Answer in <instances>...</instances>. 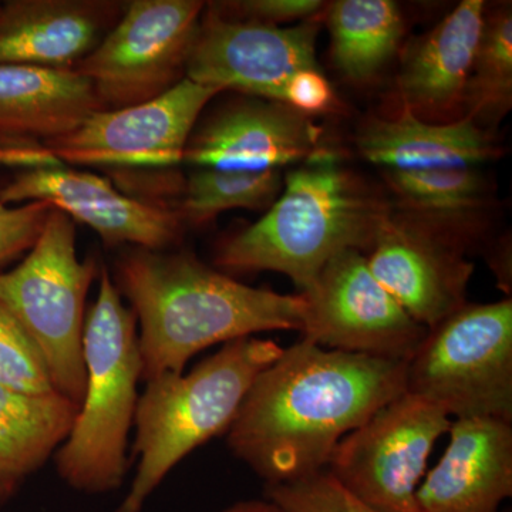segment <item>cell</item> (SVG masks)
<instances>
[{
    "label": "cell",
    "instance_id": "obj_1",
    "mask_svg": "<svg viewBox=\"0 0 512 512\" xmlns=\"http://www.w3.org/2000/svg\"><path fill=\"white\" fill-rule=\"evenodd\" d=\"M407 360L301 340L256 377L227 431L229 450L269 485L322 473L353 430L406 392Z\"/></svg>",
    "mask_w": 512,
    "mask_h": 512
},
{
    "label": "cell",
    "instance_id": "obj_2",
    "mask_svg": "<svg viewBox=\"0 0 512 512\" xmlns=\"http://www.w3.org/2000/svg\"><path fill=\"white\" fill-rule=\"evenodd\" d=\"M114 271V285L136 315L144 383L183 373L192 357L211 346L271 330H302V293L252 288L188 251L127 249Z\"/></svg>",
    "mask_w": 512,
    "mask_h": 512
},
{
    "label": "cell",
    "instance_id": "obj_3",
    "mask_svg": "<svg viewBox=\"0 0 512 512\" xmlns=\"http://www.w3.org/2000/svg\"><path fill=\"white\" fill-rule=\"evenodd\" d=\"M390 210L325 147L293 165L264 217L218 245L214 264L232 274L279 272L306 292L336 256L367 254Z\"/></svg>",
    "mask_w": 512,
    "mask_h": 512
},
{
    "label": "cell",
    "instance_id": "obj_4",
    "mask_svg": "<svg viewBox=\"0 0 512 512\" xmlns=\"http://www.w3.org/2000/svg\"><path fill=\"white\" fill-rule=\"evenodd\" d=\"M282 350L275 340L249 336L225 343L190 372L148 380L134 417L136 476L113 512L143 511L181 460L227 434L252 383Z\"/></svg>",
    "mask_w": 512,
    "mask_h": 512
},
{
    "label": "cell",
    "instance_id": "obj_5",
    "mask_svg": "<svg viewBox=\"0 0 512 512\" xmlns=\"http://www.w3.org/2000/svg\"><path fill=\"white\" fill-rule=\"evenodd\" d=\"M99 292L84 325L86 386L69 436L53 460L73 490L111 493L128 471V436L134 427L138 383L143 382L137 319L109 269L101 268Z\"/></svg>",
    "mask_w": 512,
    "mask_h": 512
},
{
    "label": "cell",
    "instance_id": "obj_6",
    "mask_svg": "<svg viewBox=\"0 0 512 512\" xmlns=\"http://www.w3.org/2000/svg\"><path fill=\"white\" fill-rule=\"evenodd\" d=\"M101 268L77 255L76 225L52 208L25 259L0 272V306L35 343L56 393L80 406L86 386V298Z\"/></svg>",
    "mask_w": 512,
    "mask_h": 512
},
{
    "label": "cell",
    "instance_id": "obj_7",
    "mask_svg": "<svg viewBox=\"0 0 512 512\" xmlns=\"http://www.w3.org/2000/svg\"><path fill=\"white\" fill-rule=\"evenodd\" d=\"M406 392L456 419L512 423V301L466 303L427 330Z\"/></svg>",
    "mask_w": 512,
    "mask_h": 512
},
{
    "label": "cell",
    "instance_id": "obj_8",
    "mask_svg": "<svg viewBox=\"0 0 512 512\" xmlns=\"http://www.w3.org/2000/svg\"><path fill=\"white\" fill-rule=\"evenodd\" d=\"M204 3L133 0L73 70L92 83L101 110L157 99L185 79Z\"/></svg>",
    "mask_w": 512,
    "mask_h": 512
},
{
    "label": "cell",
    "instance_id": "obj_9",
    "mask_svg": "<svg viewBox=\"0 0 512 512\" xmlns=\"http://www.w3.org/2000/svg\"><path fill=\"white\" fill-rule=\"evenodd\" d=\"M451 417L404 392L384 404L333 451L326 471L376 512H420L417 490Z\"/></svg>",
    "mask_w": 512,
    "mask_h": 512
},
{
    "label": "cell",
    "instance_id": "obj_10",
    "mask_svg": "<svg viewBox=\"0 0 512 512\" xmlns=\"http://www.w3.org/2000/svg\"><path fill=\"white\" fill-rule=\"evenodd\" d=\"M220 90L185 77L157 99L97 110L72 133L43 144L64 165L171 170L183 164L195 124Z\"/></svg>",
    "mask_w": 512,
    "mask_h": 512
},
{
    "label": "cell",
    "instance_id": "obj_11",
    "mask_svg": "<svg viewBox=\"0 0 512 512\" xmlns=\"http://www.w3.org/2000/svg\"><path fill=\"white\" fill-rule=\"evenodd\" d=\"M302 295L303 340L322 348L409 360L429 330L377 282L359 251L333 258Z\"/></svg>",
    "mask_w": 512,
    "mask_h": 512
},
{
    "label": "cell",
    "instance_id": "obj_12",
    "mask_svg": "<svg viewBox=\"0 0 512 512\" xmlns=\"http://www.w3.org/2000/svg\"><path fill=\"white\" fill-rule=\"evenodd\" d=\"M313 20L291 28L224 15L217 6L202 13L185 77L220 92L284 103L293 74L318 67Z\"/></svg>",
    "mask_w": 512,
    "mask_h": 512
},
{
    "label": "cell",
    "instance_id": "obj_13",
    "mask_svg": "<svg viewBox=\"0 0 512 512\" xmlns=\"http://www.w3.org/2000/svg\"><path fill=\"white\" fill-rule=\"evenodd\" d=\"M3 204L42 201L99 234L107 247L133 245L168 251L180 241L183 222L167 205L131 197L107 178L67 165L22 170L0 190Z\"/></svg>",
    "mask_w": 512,
    "mask_h": 512
},
{
    "label": "cell",
    "instance_id": "obj_14",
    "mask_svg": "<svg viewBox=\"0 0 512 512\" xmlns=\"http://www.w3.org/2000/svg\"><path fill=\"white\" fill-rule=\"evenodd\" d=\"M365 255L377 282L424 328H434L467 303L474 264L466 251L393 208Z\"/></svg>",
    "mask_w": 512,
    "mask_h": 512
},
{
    "label": "cell",
    "instance_id": "obj_15",
    "mask_svg": "<svg viewBox=\"0 0 512 512\" xmlns=\"http://www.w3.org/2000/svg\"><path fill=\"white\" fill-rule=\"evenodd\" d=\"M322 128L279 101L242 96L198 120L183 164L227 171L281 170L325 148Z\"/></svg>",
    "mask_w": 512,
    "mask_h": 512
},
{
    "label": "cell",
    "instance_id": "obj_16",
    "mask_svg": "<svg viewBox=\"0 0 512 512\" xmlns=\"http://www.w3.org/2000/svg\"><path fill=\"white\" fill-rule=\"evenodd\" d=\"M450 443L417 490L420 512H498L512 495V423L456 419Z\"/></svg>",
    "mask_w": 512,
    "mask_h": 512
},
{
    "label": "cell",
    "instance_id": "obj_17",
    "mask_svg": "<svg viewBox=\"0 0 512 512\" xmlns=\"http://www.w3.org/2000/svg\"><path fill=\"white\" fill-rule=\"evenodd\" d=\"M123 12L113 2L28 0L0 15V64L73 70Z\"/></svg>",
    "mask_w": 512,
    "mask_h": 512
},
{
    "label": "cell",
    "instance_id": "obj_18",
    "mask_svg": "<svg viewBox=\"0 0 512 512\" xmlns=\"http://www.w3.org/2000/svg\"><path fill=\"white\" fill-rule=\"evenodd\" d=\"M484 20L483 0H463L439 25L414 40L396 79L403 109L424 120L463 107Z\"/></svg>",
    "mask_w": 512,
    "mask_h": 512
},
{
    "label": "cell",
    "instance_id": "obj_19",
    "mask_svg": "<svg viewBox=\"0 0 512 512\" xmlns=\"http://www.w3.org/2000/svg\"><path fill=\"white\" fill-rule=\"evenodd\" d=\"M356 146L383 170L478 167L498 154L494 137L467 117L434 123L403 107L390 119L366 120L357 131Z\"/></svg>",
    "mask_w": 512,
    "mask_h": 512
},
{
    "label": "cell",
    "instance_id": "obj_20",
    "mask_svg": "<svg viewBox=\"0 0 512 512\" xmlns=\"http://www.w3.org/2000/svg\"><path fill=\"white\" fill-rule=\"evenodd\" d=\"M101 110L92 83L76 70L0 64V134L49 141Z\"/></svg>",
    "mask_w": 512,
    "mask_h": 512
},
{
    "label": "cell",
    "instance_id": "obj_21",
    "mask_svg": "<svg viewBox=\"0 0 512 512\" xmlns=\"http://www.w3.org/2000/svg\"><path fill=\"white\" fill-rule=\"evenodd\" d=\"M397 214L467 251L485 228L493 188L478 167L383 170Z\"/></svg>",
    "mask_w": 512,
    "mask_h": 512
},
{
    "label": "cell",
    "instance_id": "obj_22",
    "mask_svg": "<svg viewBox=\"0 0 512 512\" xmlns=\"http://www.w3.org/2000/svg\"><path fill=\"white\" fill-rule=\"evenodd\" d=\"M79 406L60 394H28L0 384V507L55 456Z\"/></svg>",
    "mask_w": 512,
    "mask_h": 512
},
{
    "label": "cell",
    "instance_id": "obj_23",
    "mask_svg": "<svg viewBox=\"0 0 512 512\" xmlns=\"http://www.w3.org/2000/svg\"><path fill=\"white\" fill-rule=\"evenodd\" d=\"M332 59L352 83L377 76L399 50L404 20L392 0H338L328 9Z\"/></svg>",
    "mask_w": 512,
    "mask_h": 512
},
{
    "label": "cell",
    "instance_id": "obj_24",
    "mask_svg": "<svg viewBox=\"0 0 512 512\" xmlns=\"http://www.w3.org/2000/svg\"><path fill=\"white\" fill-rule=\"evenodd\" d=\"M281 170L227 171L195 168L177 211L183 225L198 228L229 210H268L281 194Z\"/></svg>",
    "mask_w": 512,
    "mask_h": 512
},
{
    "label": "cell",
    "instance_id": "obj_25",
    "mask_svg": "<svg viewBox=\"0 0 512 512\" xmlns=\"http://www.w3.org/2000/svg\"><path fill=\"white\" fill-rule=\"evenodd\" d=\"M463 107L467 119L495 126L512 107V13L510 6L485 15Z\"/></svg>",
    "mask_w": 512,
    "mask_h": 512
},
{
    "label": "cell",
    "instance_id": "obj_26",
    "mask_svg": "<svg viewBox=\"0 0 512 512\" xmlns=\"http://www.w3.org/2000/svg\"><path fill=\"white\" fill-rule=\"evenodd\" d=\"M0 384L28 394L56 393L35 343L3 306H0Z\"/></svg>",
    "mask_w": 512,
    "mask_h": 512
},
{
    "label": "cell",
    "instance_id": "obj_27",
    "mask_svg": "<svg viewBox=\"0 0 512 512\" xmlns=\"http://www.w3.org/2000/svg\"><path fill=\"white\" fill-rule=\"evenodd\" d=\"M266 498L285 512H376L356 500L326 470L295 483L269 485Z\"/></svg>",
    "mask_w": 512,
    "mask_h": 512
},
{
    "label": "cell",
    "instance_id": "obj_28",
    "mask_svg": "<svg viewBox=\"0 0 512 512\" xmlns=\"http://www.w3.org/2000/svg\"><path fill=\"white\" fill-rule=\"evenodd\" d=\"M52 208L42 201L16 207L0 201V264L28 252L35 245Z\"/></svg>",
    "mask_w": 512,
    "mask_h": 512
},
{
    "label": "cell",
    "instance_id": "obj_29",
    "mask_svg": "<svg viewBox=\"0 0 512 512\" xmlns=\"http://www.w3.org/2000/svg\"><path fill=\"white\" fill-rule=\"evenodd\" d=\"M325 8L320 0H244V2L220 3L218 10L231 18L251 20L265 25L279 26L281 23L308 22Z\"/></svg>",
    "mask_w": 512,
    "mask_h": 512
},
{
    "label": "cell",
    "instance_id": "obj_30",
    "mask_svg": "<svg viewBox=\"0 0 512 512\" xmlns=\"http://www.w3.org/2000/svg\"><path fill=\"white\" fill-rule=\"evenodd\" d=\"M284 104L312 117L332 110L336 104V94L328 77L320 72L319 67H313L293 74L288 80L284 90Z\"/></svg>",
    "mask_w": 512,
    "mask_h": 512
},
{
    "label": "cell",
    "instance_id": "obj_31",
    "mask_svg": "<svg viewBox=\"0 0 512 512\" xmlns=\"http://www.w3.org/2000/svg\"><path fill=\"white\" fill-rule=\"evenodd\" d=\"M59 160L42 144H0V165L3 167L28 168L60 165Z\"/></svg>",
    "mask_w": 512,
    "mask_h": 512
},
{
    "label": "cell",
    "instance_id": "obj_32",
    "mask_svg": "<svg viewBox=\"0 0 512 512\" xmlns=\"http://www.w3.org/2000/svg\"><path fill=\"white\" fill-rule=\"evenodd\" d=\"M222 512H285L268 498L265 500H245L232 504Z\"/></svg>",
    "mask_w": 512,
    "mask_h": 512
}]
</instances>
